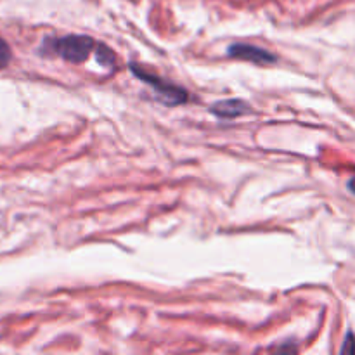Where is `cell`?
I'll list each match as a JSON object with an SVG mask.
<instances>
[{"label": "cell", "mask_w": 355, "mask_h": 355, "mask_svg": "<svg viewBox=\"0 0 355 355\" xmlns=\"http://www.w3.org/2000/svg\"><path fill=\"white\" fill-rule=\"evenodd\" d=\"M94 49L96 42L87 35H66L59 38H45L40 51L42 54H54L73 64H80L89 59Z\"/></svg>", "instance_id": "6da1fadb"}, {"label": "cell", "mask_w": 355, "mask_h": 355, "mask_svg": "<svg viewBox=\"0 0 355 355\" xmlns=\"http://www.w3.org/2000/svg\"><path fill=\"white\" fill-rule=\"evenodd\" d=\"M130 71L134 73L141 82L151 85L153 89H155L156 97H158L163 104H166V106H179V104L187 103V99H189L186 89H182V87L179 85H173V83L170 82H165V80H162L159 76H156L155 73L148 71V69L135 64V62H130Z\"/></svg>", "instance_id": "7a4b0ae2"}, {"label": "cell", "mask_w": 355, "mask_h": 355, "mask_svg": "<svg viewBox=\"0 0 355 355\" xmlns=\"http://www.w3.org/2000/svg\"><path fill=\"white\" fill-rule=\"evenodd\" d=\"M227 54L231 55V58L245 59V61L255 62V64H270V62L277 61V55H274L272 52L266 51V49H260L252 44H243V42L229 45Z\"/></svg>", "instance_id": "3957f363"}, {"label": "cell", "mask_w": 355, "mask_h": 355, "mask_svg": "<svg viewBox=\"0 0 355 355\" xmlns=\"http://www.w3.org/2000/svg\"><path fill=\"white\" fill-rule=\"evenodd\" d=\"M211 114H215L220 120H236V118L243 116V114L250 113L252 107H250L248 103L241 99H225L218 101L214 106L210 107Z\"/></svg>", "instance_id": "277c9868"}, {"label": "cell", "mask_w": 355, "mask_h": 355, "mask_svg": "<svg viewBox=\"0 0 355 355\" xmlns=\"http://www.w3.org/2000/svg\"><path fill=\"white\" fill-rule=\"evenodd\" d=\"M96 49H97L96 51L97 62H99L101 66H104V68H113L114 61H116L113 51H111L110 47H106L104 44H96Z\"/></svg>", "instance_id": "5b68a950"}, {"label": "cell", "mask_w": 355, "mask_h": 355, "mask_svg": "<svg viewBox=\"0 0 355 355\" xmlns=\"http://www.w3.org/2000/svg\"><path fill=\"white\" fill-rule=\"evenodd\" d=\"M10 58H12V52H10L9 44L3 38H0V68H6L10 62Z\"/></svg>", "instance_id": "8992f818"}, {"label": "cell", "mask_w": 355, "mask_h": 355, "mask_svg": "<svg viewBox=\"0 0 355 355\" xmlns=\"http://www.w3.org/2000/svg\"><path fill=\"white\" fill-rule=\"evenodd\" d=\"M354 352H355V338L352 333H349V335H347L345 343H343L342 347V354H354Z\"/></svg>", "instance_id": "52a82bcc"}, {"label": "cell", "mask_w": 355, "mask_h": 355, "mask_svg": "<svg viewBox=\"0 0 355 355\" xmlns=\"http://www.w3.org/2000/svg\"><path fill=\"white\" fill-rule=\"evenodd\" d=\"M349 189L352 191V193L355 194V177H352V179L349 180Z\"/></svg>", "instance_id": "ba28073f"}]
</instances>
